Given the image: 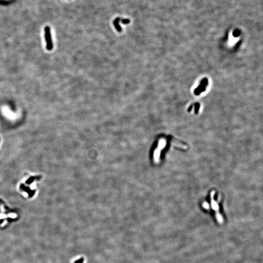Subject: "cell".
Wrapping results in <instances>:
<instances>
[{
    "mask_svg": "<svg viewBox=\"0 0 263 263\" xmlns=\"http://www.w3.org/2000/svg\"><path fill=\"white\" fill-rule=\"evenodd\" d=\"M83 258H81V259H79V260H78V261H77L76 262H75V263H83Z\"/></svg>",
    "mask_w": 263,
    "mask_h": 263,
    "instance_id": "9",
    "label": "cell"
},
{
    "mask_svg": "<svg viewBox=\"0 0 263 263\" xmlns=\"http://www.w3.org/2000/svg\"><path fill=\"white\" fill-rule=\"evenodd\" d=\"M6 223H7V221L5 220V221L2 224V225H1V227H4V226L6 224Z\"/></svg>",
    "mask_w": 263,
    "mask_h": 263,
    "instance_id": "11",
    "label": "cell"
},
{
    "mask_svg": "<svg viewBox=\"0 0 263 263\" xmlns=\"http://www.w3.org/2000/svg\"><path fill=\"white\" fill-rule=\"evenodd\" d=\"M45 38L46 42V48L48 50H51L53 45L52 42L50 28L49 26H46L44 28Z\"/></svg>",
    "mask_w": 263,
    "mask_h": 263,
    "instance_id": "3",
    "label": "cell"
},
{
    "mask_svg": "<svg viewBox=\"0 0 263 263\" xmlns=\"http://www.w3.org/2000/svg\"><path fill=\"white\" fill-rule=\"evenodd\" d=\"M122 23L124 24H128L130 23V20L129 19H122L121 20Z\"/></svg>",
    "mask_w": 263,
    "mask_h": 263,
    "instance_id": "7",
    "label": "cell"
},
{
    "mask_svg": "<svg viewBox=\"0 0 263 263\" xmlns=\"http://www.w3.org/2000/svg\"><path fill=\"white\" fill-rule=\"evenodd\" d=\"M7 216L11 218H15L17 217V215L15 213H9L7 215Z\"/></svg>",
    "mask_w": 263,
    "mask_h": 263,
    "instance_id": "6",
    "label": "cell"
},
{
    "mask_svg": "<svg viewBox=\"0 0 263 263\" xmlns=\"http://www.w3.org/2000/svg\"><path fill=\"white\" fill-rule=\"evenodd\" d=\"M171 143L173 146L180 148H182L183 149H187L188 148V147L186 145L181 143L180 142L178 141L174 138L172 139L171 140Z\"/></svg>",
    "mask_w": 263,
    "mask_h": 263,
    "instance_id": "4",
    "label": "cell"
},
{
    "mask_svg": "<svg viewBox=\"0 0 263 263\" xmlns=\"http://www.w3.org/2000/svg\"><path fill=\"white\" fill-rule=\"evenodd\" d=\"M215 195V191H212L210 194V203L212 209L215 212L216 217L219 222H222L223 221V217L219 211V206L215 200L214 197Z\"/></svg>",
    "mask_w": 263,
    "mask_h": 263,
    "instance_id": "2",
    "label": "cell"
},
{
    "mask_svg": "<svg viewBox=\"0 0 263 263\" xmlns=\"http://www.w3.org/2000/svg\"><path fill=\"white\" fill-rule=\"evenodd\" d=\"M120 20V19L119 18H117L114 21V22H113V23L114 24V27H116L117 30L118 32H121L122 31L121 27L120 26L119 23Z\"/></svg>",
    "mask_w": 263,
    "mask_h": 263,
    "instance_id": "5",
    "label": "cell"
},
{
    "mask_svg": "<svg viewBox=\"0 0 263 263\" xmlns=\"http://www.w3.org/2000/svg\"><path fill=\"white\" fill-rule=\"evenodd\" d=\"M166 144L167 141L166 139L162 138L159 140L158 147L155 149L153 154V161L155 163H158L159 162L161 151L165 148Z\"/></svg>",
    "mask_w": 263,
    "mask_h": 263,
    "instance_id": "1",
    "label": "cell"
},
{
    "mask_svg": "<svg viewBox=\"0 0 263 263\" xmlns=\"http://www.w3.org/2000/svg\"><path fill=\"white\" fill-rule=\"evenodd\" d=\"M7 217H8L7 215H4V214H1V215H0V219L5 218Z\"/></svg>",
    "mask_w": 263,
    "mask_h": 263,
    "instance_id": "10",
    "label": "cell"
},
{
    "mask_svg": "<svg viewBox=\"0 0 263 263\" xmlns=\"http://www.w3.org/2000/svg\"><path fill=\"white\" fill-rule=\"evenodd\" d=\"M203 206L205 209H208V208H209V205H208V204L207 203H204L203 204Z\"/></svg>",
    "mask_w": 263,
    "mask_h": 263,
    "instance_id": "8",
    "label": "cell"
}]
</instances>
